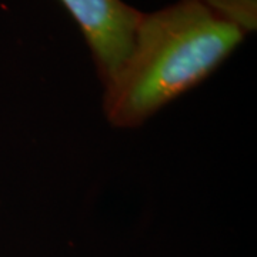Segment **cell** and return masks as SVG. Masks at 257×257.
I'll return each instance as SVG.
<instances>
[{"instance_id":"cell-3","label":"cell","mask_w":257,"mask_h":257,"mask_svg":"<svg viewBox=\"0 0 257 257\" xmlns=\"http://www.w3.org/2000/svg\"><path fill=\"white\" fill-rule=\"evenodd\" d=\"M217 16L241 29L246 35L257 26V0H199Z\"/></svg>"},{"instance_id":"cell-2","label":"cell","mask_w":257,"mask_h":257,"mask_svg":"<svg viewBox=\"0 0 257 257\" xmlns=\"http://www.w3.org/2000/svg\"><path fill=\"white\" fill-rule=\"evenodd\" d=\"M60 2L82 30L103 86H109L132 53L142 12L123 0Z\"/></svg>"},{"instance_id":"cell-1","label":"cell","mask_w":257,"mask_h":257,"mask_svg":"<svg viewBox=\"0 0 257 257\" xmlns=\"http://www.w3.org/2000/svg\"><path fill=\"white\" fill-rule=\"evenodd\" d=\"M246 33L199 0H179L142 13L135 45L116 79L104 87V114L113 126H142L166 104L204 82Z\"/></svg>"}]
</instances>
